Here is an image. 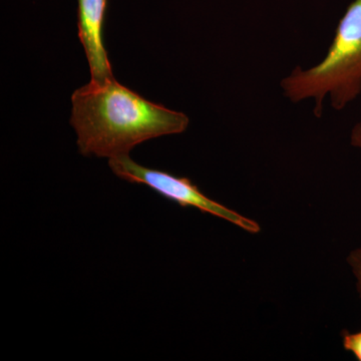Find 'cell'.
Returning <instances> with one entry per match:
<instances>
[{"label":"cell","mask_w":361,"mask_h":361,"mask_svg":"<svg viewBox=\"0 0 361 361\" xmlns=\"http://www.w3.org/2000/svg\"><path fill=\"white\" fill-rule=\"evenodd\" d=\"M78 39L89 61L92 82L114 78L113 70L104 44V25L108 0H78Z\"/></svg>","instance_id":"cell-4"},{"label":"cell","mask_w":361,"mask_h":361,"mask_svg":"<svg viewBox=\"0 0 361 361\" xmlns=\"http://www.w3.org/2000/svg\"><path fill=\"white\" fill-rule=\"evenodd\" d=\"M351 146L360 149L361 155V122L355 123L350 133Z\"/></svg>","instance_id":"cell-7"},{"label":"cell","mask_w":361,"mask_h":361,"mask_svg":"<svg viewBox=\"0 0 361 361\" xmlns=\"http://www.w3.org/2000/svg\"><path fill=\"white\" fill-rule=\"evenodd\" d=\"M109 165L111 171L121 179L134 184L145 185L164 198L175 202L178 205L193 207L202 212L224 219L252 234L260 232V226L256 221L249 219L236 211L209 198L188 178L176 177L163 171L144 167L133 161L129 156L111 158L109 161Z\"/></svg>","instance_id":"cell-3"},{"label":"cell","mask_w":361,"mask_h":361,"mask_svg":"<svg viewBox=\"0 0 361 361\" xmlns=\"http://www.w3.org/2000/svg\"><path fill=\"white\" fill-rule=\"evenodd\" d=\"M71 104V123L84 156H129L142 142L182 134L190 123L185 114L152 103L115 78L104 82L90 80L73 92Z\"/></svg>","instance_id":"cell-1"},{"label":"cell","mask_w":361,"mask_h":361,"mask_svg":"<svg viewBox=\"0 0 361 361\" xmlns=\"http://www.w3.org/2000/svg\"><path fill=\"white\" fill-rule=\"evenodd\" d=\"M282 90L293 103L314 99V115L322 116L323 103L341 111L361 94V0H353L337 25L325 58L308 70L296 66L281 80Z\"/></svg>","instance_id":"cell-2"},{"label":"cell","mask_w":361,"mask_h":361,"mask_svg":"<svg viewBox=\"0 0 361 361\" xmlns=\"http://www.w3.org/2000/svg\"><path fill=\"white\" fill-rule=\"evenodd\" d=\"M341 336L344 349L361 361V330L357 332L343 331Z\"/></svg>","instance_id":"cell-5"},{"label":"cell","mask_w":361,"mask_h":361,"mask_svg":"<svg viewBox=\"0 0 361 361\" xmlns=\"http://www.w3.org/2000/svg\"><path fill=\"white\" fill-rule=\"evenodd\" d=\"M348 263L355 275L356 288L361 296V246L349 253Z\"/></svg>","instance_id":"cell-6"}]
</instances>
